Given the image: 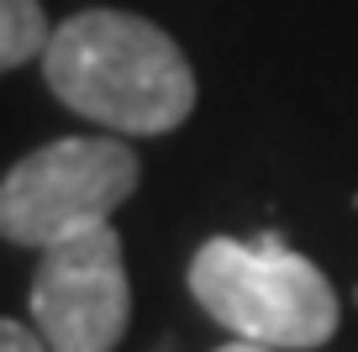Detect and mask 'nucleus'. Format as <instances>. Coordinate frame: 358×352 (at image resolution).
<instances>
[{
    "mask_svg": "<svg viewBox=\"0 0 358 352\" xmlns=\"http://www.w3.org/2000/svg\"><path fill=\"white\" fill-rule=\"evenodd\" d=\"M43 74L74 116L106 132L164 137L195 110V68L185 47L158 22L111 6L79 11L53 27Z\"/></svg>",
    "mask_w": 358,
    "mask_h": 352,
    "instance_id": "f257e3e1",
    "label": "nucleus"
},
{
    "mask_svg": "<svg viewBox=\"0 0 358 352\" xmlns=\"http://www.w3.org/2000/svg\"><path fill=\"white\" fill-rule=\"evenodd\" d=\"M190 295L232 337L274 352H311L337 331V295L311 258L290 253L280 237H211L190 258Z\"/></svg>",
    "mask_w": 358,
    "mask_h": 352,
    "instance_id": "f03ea898",
    "label": "nucleus"
},
{
    "mask_svg": "<svg viewBox=\"0 0 358 352\" xmlns=\"http://www.w3.org/2000/svg\"><path fill=\"white\" fill-rule=\"evenodd\" d=\"M143 184V158L116 137H58L16 158L0 179V231L16 247H53L106 226Z\"/></svg>",
    "mask_w": 358,
    "mask_h": 352,
    "instance_id": "7ed1b4c3",
    "label": "nucleus"
},
{
    "mask_svg": "<svg viewBox=\"0 0 358 352\" xmlns=\"http://www.w3.org/2000/svg\"><path fill=\"white\" fill-rule=\"evenodd\" d=\"M32 326L53 352H111L127 337L132 284L111 221L43 247L32 274Z\"/></svg>",
    "mask_w": 358,
    "mask_h": 352,
    "instance_id": "20e7f679",
    "label": "nucleus"
},
{
    "mask_svg": "<svg viewBox=\"0 0 358 352\" xmlns=\"http://www.w3.org/2000/svg\"><path fill=\"white\" fill-rule=\"evenodd\" d=\"M53 27L37 0H0V68H22L48 53Z\"/></svg>",
    "mask_w": 358,
    "mask_h": 352,
    "instance_id": "39448f33",
    "label": "nucleus"
},
{
    "mask_svg": "<svg viewBox=\"0 0 358 352\" xmlns=\"http://www.w3.org/2000/svg\"><path fill=\"white\" fill-rule=\"evenodd\" d=\"M0 352H53L48 337L37 326H22V321H0Z\"/></svg>",
    "mask_w": 358,
    "mask_h": 352,
    "instance_id": "423d86ee",
    "label": "nucleus"
},
{
    "mask_svg": "<svg viewBox=\"0 0 358 352\" xmlns=\"http://www.w3.org/2000/svg\"><path fill=\"white\" fill-rule=\"evenodd\" d=\"M216 352H274V347H264V342H248V337H232L227 347H216Z\"/></svg>",
    "mask_w": 358,
    "mask_h": 352,
    "instance_id": "0eeeda50",
    "label": "nucleus"
}]
</instances>
